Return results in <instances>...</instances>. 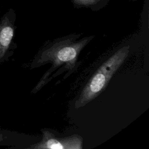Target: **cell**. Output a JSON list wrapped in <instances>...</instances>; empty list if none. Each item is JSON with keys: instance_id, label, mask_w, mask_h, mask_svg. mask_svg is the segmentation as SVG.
<instances>
[{"instance_id": "obj_1", "label": "cell", "mask_w": 149, "mask_h": 149, "mask_svg": "<svg viewBox=\"0 0 149 149\" xmlns=\"http://www.w3.org/2000/svg\"><path fill=\"white\" fill-rule=\"evenodd\" d=\"M80 35H72L52 41L44 46L36 55L31 64L33 68H38L46 63H51V67L44 74L34 88L35 92L51 80L54 72L60 70L61 74L68 70V74L76 71L79 66L77 59L81 50L89 42L93 37H87L77 40Z\"/></svg>"}, {"instance_id": "obj_2", "label": "cell", "mask_w": 149, "mask_h": 149, "mask_svg": "<svg viewBox=\"0 0 149 149\" xmlns=\"http://www.w3.org/2000/svg\"><path fill=\"white\" fill-rule=\"evenodd\" d=\"M129 48L127 45L119 49L100 66L75 101L74 107L76 109L85 106L104 90L114 73L127 57Z\"/></svg>"}, {"instance_id": "obj_3", "label": "cell", "mask_w": 149, "mask_h": 149, "mask_svg": "<svg viewBox=\"0 0 149 149\" xmlns=\"http://www.w3.org/2000/svg\"><path fill=\"white\" fill-rule=\"evenodd\" d=\"M42 140L32 145L30 148L34 149H81L83 139L78 134L60 137L48 130H42Z\"/></svg>"}, {"instance_id": "obj_4", "label": "cell", "mask_w": 149, "mask_h": 149, "mask_svg": "<svg viewBox=\"0 0 149 149\" xmlns=\"http://www.w3.org/2000/svg\"><path fill=\"white\" fill-rule=\"evenodd\" d=\"M14 34V30L9 24L0 27V59L8 50Z\"/></svg>"}, {"instance_id": "obj_5", "label": "cell", "mask_w": 149, "mask_h": 149, "mask_svg": "<svg viewBox=\"0 0 149 149\" xmlns=\"http://www.w3.org/2000/svg\"><path fill=\"white\" fill-rule=\"evenodd\" d=\"M101 0H73L75 4L80 6H93Z\"/></svg>"}, {"instance_id": "obj_6", "label": "cell", "mask_w": 149, "mask_h": 149, "mask_svg": "<svg viewBox=\"0 0 149 149\" xmlns=\"http://www.w3.org/2000/svg\"><path fill=\"white\" fill-rule=\"evenodd\" d=\"M1 139H2V136H1V134H0V140H1Z\"/></svg>"}]
</instances>
